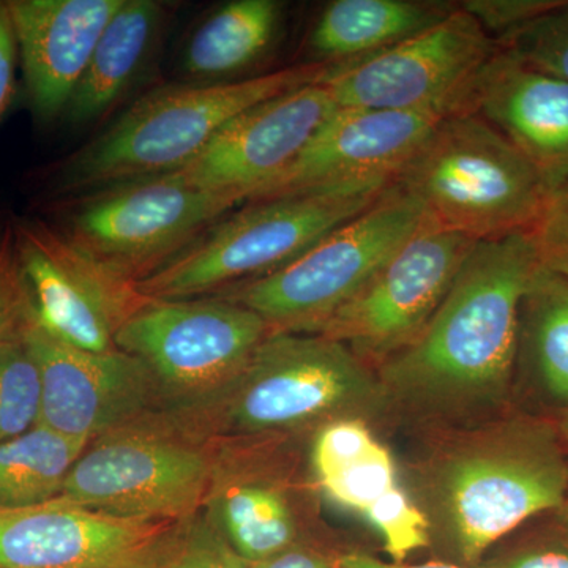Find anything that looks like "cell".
<instances>
[{"instance_id": "5bb4252c", "label": "cell", "mask_w": 568, "mask_h": 568, "mask_svg": "<svg viewBox=\"0 0 568 568\" xmlns=\"http://www.w3.org/2000/svg\"><path fill=\"white\" fill-rule=\"evenodd\" d=\"M18 267L33 323L63 345L88 353L118 349L119 328L149 302L133 282L43 224L22 227Z\"/></svg>"}, {"instance_id": "ffe728a7", "label": "cell", "mask_w": 568, "mask_h": 568, "mask_svg": "<svg viewBox=\"0 0 568 568\" xmlns=\"http://www.w3.org/2000/svg\"><path fill=\"white\" fill-rule=\"evenodd\" d=\"M457 3L440 0H335L308 37L310 63L361 61L446 20Z\"/></svg>"}, {"instance_id": "8fae6325", "label": "cell", "mask_w": 568, "mask_h": 568, "mask_svg": "<svg viewBox=\"0 0 568 568\" xmlns=\"http://www.w3.org/2000/svg\"><path fill=\"white\" fill-rule=\"evenodd\" d=\"M499 47L457 3L446 20L361 61L328 65L321 84L338 108L447 115L466 112Z\"/></svg>"}, {"instance_id": "2e32d148", "label": "cell", "mask_w": 568, "mask_h": 568, "mask_svg": "<svg viewBox=\"0 0 568 568\" xmlns=\"http://www.w3.org/2000/svg\"><path fill=\"white\" fill-rule=\"evenodd\" d=\"M336 110L321 82L265 100L235 115L192 162L168 174L194 189L237 194L250 203L297 159Z\"/></svg>"}, {"instance_id": "d6986e66", "label": "cell", "mask_w": 568, "mask_h": 568, "mask_svg": "<svg viewBox=\"0 0 568 568\" xmlns=\"http://www.w3.org/2000/svg\"><path fill=\"white\" fill-rule=\"evenodd\" d=\"M123 0H14L10 17L36 114L69 108L97 43Z\"/></svg>"}, {"instance_id": "30bf717a", "label": "cell", "mask_w": 568, "mask_h": 568, "mask_svg": "<svg viewBox=\"0 0 568 568\" xmlns=\"http://www.w3.org/2000/svg\"><path fill=\"white\" fill-rule=\"evenodd\" d=\"M244 204L237 194L194 189L163 174L85 197L70 213L62 234L81 252L134 283Z\"/></svg>"}, {"instance_id": "8d00e7d4", "label": "cell", "mask_w": 568, "mask_h": 568, "mask_svg": "<svg viewBox=\"0 0 568 568\" xmlns=\"http://www.w3.org/2000/svg\"><path fill=\"white\" fill-rule=\"evenodd\" d=\"M338 568H463L452 566L446 562H425L416 564V566H406V564L384 562L373 558V556L362 555V552H349V555L342 556L336 564Z\"/></svg>"}, {"instance_id": "f35d334b", "label": "cell", "mask_w": 568, "mask_h": 568, "mask_svg": "<svg viewBox=\"0 0 568 568\" xmlns=\"http://www.w3.org/2000/svg\"><path fill=\"white\" fill-rule=\"evenodd\" d=\"M556 422H558L560 433H562L564 439H566L568 446V410H564L562 416Z\"/></svg>"}, {"instance_id": "83f0119b", "label": "cell", "mask_w": 568, "mask_h": 568, "mask_svg": "<svg viewBox=\"0 0 568 568\" xmlns=\"http://www.w3.org/2000/svg\"><path fill=\"white\" fill-rule=\"evenodd\" d=\"M497 47L518 61L568 82V0L497 41Z\"/></svg>"}, {"instance_id": "836d02e7", "label": "cell", "mask_w": 568, "mask_h": 568, "mask_svg": "<svg viewBox=\"0 0 568 568\" xmlns=\"http://www.w3.org/2000/svg\"><path fill=\"white\" fill-rule=\"evenodd\" d=\"M17 58V36H14L9 6L0 3V121L13 99Z\"/></svg>"}, {"instance_id": "d4e9b609", "label": "cell", "mask_w": 568, "mask_h": 568, "mask_svg": "<svg viewBox=\"0 0 568 568\" xmlns=\"http://www.w3.org/2000/svg\"><path fill=\"white\" fill-rule=\"evenodd\" d=\"M518 358L548 402L568 410V278L544 263L523 297Z\"/></svg>"}, {"instance_id": "4316f807", "label": "cell", "mask_w": 568, "mask_h": 568, "mask_svg": "<svg viewBox=\"0 0 568 568\" xmlns=\"http://www.w3.org/2000/svg\"><path fill=\"white\" fill-rule=\"evenodd\" d=\"M41 379L21 334L0 342V443L29 432L40 420Z\"/></svg>"}, {"instance_id": "7a4b0ae2", "label": "cell", "mask_w": 568, "mask_h": 568, "mask_svg": "<svg viewBox=\"0 0 568 568\" xmlns=\"http://www.w3.org/2000/svg\"><path fill=\"white\" fill-rule=\"evenodd\" d=\"M432 491L437 517L466 562L530 519L568 499V446L558 422L504 418L452 444L436 458Z\"/></svg>"}, {"instance_id": "f546056e", "label": "cell", "mask_w": 568, "mask_h": 568, "mask_svg": "<svg viewBox=\"0 0 568 568\" xmlns=\"http://www.w3.org/2000/svg\"><path fill=\"white\" fill-rule=\"evenodd\" d=\"M159 568H250L205 515L186 521L181 540Z\"/></svg>"}, {"instance_id": "7402d4cb", "label": "cell", "mask_w": 568, "mask_h": 568, "mask_svg": "<svg viewBox=\"0 0 568 568\" xmlns=\"http://www.w3.org/2000/svg\"><path fill=\"white\" fill-rule=\"evenodd\" d=\"M205 506L213 528L248 566L295 545L297 521L290 497L272 481L235 476L224 466L222 454Z\"/></svg>"}, {"instance_id": "44dd1931", "label": "cell", "mask_w": 568, "mask_h": 568, "mask_svg": "<svg viewBox=\"0 0 568 568\" xmlns=\"http://www.w3.org/2000/svg\"><path fill=\"white\" fill-rule=\"evenodd\" d=\"M312 467L328 499L364 518L402 488L390 450L362 417L336 418L320 426L313 439Z\"/></svg>"}, {"instance_id": "9a60e30c", "label": "cell", "mask_w": 568, "mask_h": 568, "mask_svg": "<svg viewBox=\"0 0 568 568\" xmlns=\"http://www.w3.org/2000/svg\"><path fill=\"white\" fill-rule=\"evenodd\" d=\"M185 525L112 517L62 497L0 508V568H159Z\"/></svg>"}, {"instance_id": "4fadbf2b", "label": "cell", "mask_w": 568, "mask_h": 568, "mask_svg": "<svg viewBox=\"0 0 568 568\" xmlns=\"http://www.w3.org/2000/svg\"><path fill=\"white\" fill-rule=\"evenodd\" d=\"M22 339L41 379L39 424L92 443L129 426L171 416L159 381L140 358L122 349L88 353L63 345L29 321Z\"/></svg>"}, {"instance_id": "e575fe53", "label": "cell", "mask_w": 568, "mask_h": 568, "mask_svg": "<svg viewBox=\"0 0 568 568\" xmlns=\"http://www.w3.org/2000/svg\"><path fill=\"white\" fill-rule=\"evenodd\" d=\"M534 234L541 244L568 246V181L549 192L547 207Z\"/></svg>"}, {"instance_id": "52a82bcc", "label": "cell", "mask_w": 568, "mask_h": 568, "mask_svg": "<svg viewBox=\"0 0 568 568\" xmlns=\"http://www.w3.org/2000/svg\"><path fill=\"white\" fill-rule=\"evenodd\" d=\"M424 209L398 183L274 272L213 294L244 305L272 332L320 334L373 275L413 237Z\"/></svg>"}, {"instance_id": "7c38bea8", "label": "cell", "mask_w": 568, "mask_h": 568, "mask_svg": "<svg viewBox=\"0 0 568 568\" xmlns=\"http://www.w3.org/2000/svg\"><path fill=\"white\" fill-rule=\"evenodd\" d=\"M476 242L432 220L321 328L357 357L386 362L417 338L444 301Z\"/></svg>"}, {"instance_id": "f1b7e54d", "label": "cell", "mask_w": 568, "mask_h": 568, "mask_svg": "<svg viewBox=\"0 0 568 568\" xmlns=\"http://www.w3.org/2000/svg\"><path fill=\"white\" fill-rule=\"evenodd\" d=\"M365 519L383 538L384 549L395 564H405L414 551L429 545L428 518L403 488L381 500Z\"/></svg>"}, {"instance_id": "3957f363", "label": "cell", "mask_w": 568, "mask_h": 568, "mask_svg": "<svg viewBox=\"0 0 568 568\" xmlns=\"http://www.w3.org/2000/svg\"><path fill=\"white\" fill-rule=\"evenodd\" d=\"M328 65L301 63L242 81L190 82L149 92L63 168L62 189H110L173 173L192 162L235 115L304 85Z\"/></svg>"}, {"instance_id": "6da1fadb", "label": "cell", "mask_w": 568, "mask_h": 568, "mask_svg": "<svg viewBox=\"0 0 568 568\" xmlns=\"http://www.w3.org/2000/svg\"><path fill=\"white\" fill-rule=\"evenodd\" d=\"M540 263L534 231L476 242L424 331L381 364L386 395L439 416L503 399L517 366L523 297Z\"/></svg>"}, {"instance_id": "ac0fdd59", "label": "cell", "mask_w": 568, "mask_h": 568, "mask_svg": "<svg viewBox=\"0 0 568 568\" xmlns=\"http://www.w3.org/2000/svg\"><path fill=\"white\" fill-rule=\"evenodd\" d=\"M466 112L504 134L549 190L568 181V82L497 50L478 74Z\"/></svg>"}, {"instance_id": "5b68a950", "label": "cell", "mask_w": 568, "mask_h": 568, "mask_svg": "<svg viewBox=\"0 0 568 568\" xmlns=\"http://www.w3.org/2000/svg\"><path fill=\"white\" fill-rule=\"evenodd\" d=\"M395 183L440 230L473 242L536 230L551 192L528 159L474 112L437 123Z\"/></svg>"}, {"instance_id": "74e56055", "label": "cell", "mask_w": 568, "mask_h": 568, "mask_svg": "<svg viewBox=\"0 0 568 568\" xmlns=\"http://www.w3.org/2000/svg\"><path fill=\"white\" fill-rule=\"evenodd\" d=\"M538 248H540L541 263L568 278V246L538 242Z\"/></svg>"}, {"instance_id": "ab89813d", "label": "cell", "mask_w": 568, "mask_h": 568, "mask_svg": "<svg viewBox=\"0 0 568 568\" xmlns=\"http://www.w3.org/2000/svg\"><path fill=\"white\" fill-rule=\"evenodd\" d=\"M560 514L564 515V517L568 518V499H567V503H566V506H564L562 508H560Z\"/></svg>"}, {"instance_id": "d590c367", "label": "cell", "mask_w": 568, "mask_h": 568, "mask_svg": "<svg viewBox=\"0 0 568 568\" xmlns=\"http://www.w3.org/2000/svg\"><path fill=\"white\" fill-rule=\"evenodd\" d=\"M250 568H338L334 564L328 562L323 556L294 545L286 551L280 552L274 558L263 560V562L254 564Z\"/></svg>"}, {"instance_id": "8992f818", "label": "cell", "mask_w": 568, "mask_h": 568, "mask_svg": "<svg viewBox=\"0 0 568 568\" xmlns=\"http://www.w3.org/2000/svg\"><path fill=\"white\" fill-rule=\"evenodd\" d=\"M392 185L372 183L246 203L134 286L153 301H181L257 278L353 220Z\"/></svg>"}, {"instance_id": "e0dca14e", "label": "cell", "mask_w": 568, "mask_h": 568, "mask_svg": "<svg viewBox=\"0 0 568 568\" xmlns=\"http://www.w3.org/2000/svg\"><path fill=\"white\" fill-rule=\"evenodd\" d=\"M443 115L338 108L274 182L253 201L351 186L392 185Z\"/></svg>"}, {"instance_id": "4dcf8cb0", "label": "cell", "mask_w": 568, "mask_h": 568, "mask_svg": "<svg viewBox=\"0 0 568 568\" xmlns=\"http://www.w3.org/2000/svg\"><path fill=\"white\" fill-rule=\"evenodd\" d=\"M476 568H568V518L556 511L555 521L534 530L507 555Z\"/></svg>"}, {"instance_id": "1f68e13d", "label": "cell", "mask_w": 568, "mask_h": 568, "mask_svg": "<svg viewBox=\"0 0 568 568\" xmlns=\"http://www.w3.org/2000/svg\"><path fill=\"white\" fill-rule=\"evenodd\" d=\"M560 2L562 0H465L458 6L497 43L556 9Z\"/></svg>"}, {"instance_id": "277c9868", "label": "cell", "mask_w": 568, "mask_h": 568, "mask_svg": "<svg viewBox=\"0 0 568 568\" xmlns=\"http://www.w3.org/2000/svg\"><path fill=\"white\" fill-rule=\"evenodd\" d=\"M386 396L381 381L343 343L272 332L211 406L179 422L204 437L271 435L361 417Z\"/></svg>"}, {"instance_id": "ba28073f", "label": "cell", "mask_w": 568, "mask_h": 568, "mask_svg": "<svg viewBox=\"0 0 568 568\" xmlns=\"http://www.w3.org/2000/svg\"><path fill=\"white\" fill-rule=\"evenodd\" d=\"M220 454L171 416L89 443L61 496L112 517L189 521L211 496Z\"/></svg>"}, {"instance_id": "484cf974", "label": "cell", "mask_w": 568, "mask_h": 568, "mask_svg": "<svg viewBox=\"0 0 568 568\" xmlns=\"http://www.w3.org/2000/svg\"><path fill=\"white\" fill-rule=\"evenodd\" d=\"M88 446L40 424L0 443V508L36 507L58 499Z\"/></svg>"}, {"instance_id": "603a6c76", "label": "cell", "mask_w": 568, "mask_h": 568, "mask_svg": "<svg viewBox=\"0 0 568 568\" xmlns=\"http://www.w3.org/2000/svg\"><path fill=\"white\" fill-rule=\"evenodd\" d=\"M162 11L153 0H123L71 97L67 108L71 122L81 125L97 121L118 103L144 65Z\"/></svg>"}, {"instance_id": "cb8c5ba5", "label": "cell", "mask_w": 568, "mask_h": 568, "mask_svg": "<svg viewBox=\"0 0 568 568\" xmlns=\"http://www.w3.org/2000/svg\"><path fill=\"white\" fill-rule=\"evenodd\" d=\"M278 0H234L213 11L183 52V70L200 82H223L260 61L283 21Z\"/></svg>"}, {"instance_id": "9c48e42d", "label": "cell", "mask_w": 568, "mask_h": 568, "mask_svg": "<svg viewBox=\"0 0 568 568\" xmlns=\"http://www.w3.org/2000/svg\"><path fill=\"white\" fill-rule=\"evenodd\" d=\"M271 334L263 317L216 295L149 298L121 325L115 347L148 365L181 420L211 406Z\"/></svg>"}, {"instance_id": "d6a6232c", "label": "cell", "mask_w": 568, "mask_h": 568, "mask_svg": "<svg viewBox=\"0 0 568 568\" xmlns=\"http://www.w3.org/2000/svg\"><path fill=\"white\" fill-rule=\"evenodd\" d=\"M32 320V305L20 267L0 252V342L21 334Z\"/></svg>"}]
</instances>
